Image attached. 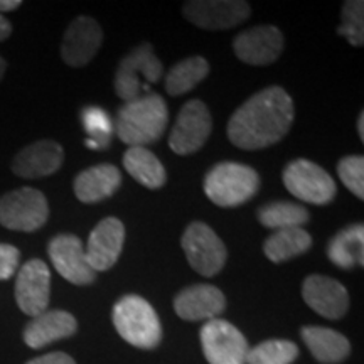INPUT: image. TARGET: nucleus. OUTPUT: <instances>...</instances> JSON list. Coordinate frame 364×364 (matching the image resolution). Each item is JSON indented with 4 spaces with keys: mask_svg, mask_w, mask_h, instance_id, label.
<instances>
[{
    "mask_svg": "<svg viewBox=\"0 0 364 364\" xmlns=\"http://www.w3.org/2000/svg\"><path fill=\"white\" fill-rule=\"evenodd\" d=\"M294 124V102L280 86H270L248 98L228 124L235 147L260 150L280 142Z\"/></svg>",
    "mask_w": 364,
    "mask_h": 364,
    "instance_id": "f257e3e1",
    "label": "nucleus"
},
{
    "mask_svg": "<svg viewBox=\"0 0 364 364\" xmlns=\"http://www.w3.org/2000/svg\"><path fill=\"white\" fill-rule=\"evenodd\" d=\"M169 122V110L164 98L149 93L125 103L115 120V134L129 147H145L157 142Z\"/></svg>",
    "mask_w": 364,
    "mask_h": 364,
    "instance_id": "f03ea898",
    "label": "nucleus"
},
{
    "mask_svg": "<svg viewBox=\"0 0 364 364\" xmlns=\"http://www.w3.org/2000/svg\"><path fill=\"white\" fill-rule=\"evenodd\" d=\"M113 326L127 343L140 349L157 348L162 339V326L157 312L140 295H125L113 306Z\"/></svg>",
    "mask_w": 364,
    "mask_h": 364,
    "instance_id": "7ed1b4c3",
    "label": "nucleus"
},
{
    "mask_svg": "<svg viewBox=\"0 0 364 364\" xmlns=\"http://www.w3.org/2000/svg\"><path fill=\"white\" fill-rule=\"evenodd\" d=\"M260 189V176L250 166L238 162L216 164L204 179V193L216 206L236 208Z\"/></svg>",
    "mask_w": 364,
    "mask_h": 364,
    "instance_id": "20e7f679",
    "label": "nucleus"
},
{
    "mask_svg": "<svg viewBox=\"0 0 364 364\" xmlns=\"http://www.w3.org/2000/svg\"><path fill=\"white\" fill-rule=\"evenodd\" d=\"M164 73L161 59L156 56L152 46L140 44L122 59L117 68L115 93L127 103L150 93V85L157 83Z\"/></svg>",
    "mask_w": 364,
    "mask_h": 364,
    "instance_id": "39448f33",
    "label": "nucleus"
},
{
    "mask_svg": "<svg viewBox=\"0 0 364 364\" xmlns=\"http://www.w3.org/2000/svg\"><path fill=\"white\" fill-rule=\"evenodd\" d=\"M48 218V199L38 189L21 188L0 198V225L7 230L33 233L46 225Z\"/></svg>",
    "mask_w": 364,
    "mask_h": 364,
    "instance_id": "423d86ee",
    "label": "nucleus"
},
{
    "mask_svg": "<svg viewBox=\"0 0 364 364\" xmlns=\"http://www.w3.org/2000/svg\"><path fill=\"white\" fill-rule=\"evenodd\" d=\"M189 265L203 277H215L226 263V247L206 223L194 221L181 238Z\"/></svg>",
    "mask_w": 364,
    "mask_h": 364,
    "instance_id": "0eeeda50",
    "label": "nucleus"
},
{
    "mask_svg": "<svg viewBox=\"0 0 364 364\" xmlns=\"http://www.w3.org/2000/svg\"><path fill=\"white\" fill-rule=\"evenodd\" d=\"M284 184L300 201L317 206L329 204L338 191L334 179L321 166L307 159H297L285 167Z\"/></svg>",
    "mask_w": 364,
    "mask_h": 364,
    "instance_id": "6e6552de",
    "label": "nucleus"
},
{
    "mask_svg": "<svg viewBox=\"0 0 364 364\" xmlns=\"http://www.w3.org/2000/svg\"><path fill=\"white\" fill-rule=\"evenodd\" d=\"M201 346L209 364H247V338L223 318H213L203 326Z\"/></svg>",
    "mask_w": 364,
    "mask_h": 364,
    "instance_id": "1a4fd4ad",
    "label": "nucleus"
},
{
    "mask_svg": "<svg viewBox=\"0 0 364 364\" xmlns=\"http://www.w3.org/2000/svg\"><path fill=\"white\" fill-rule=\"evenodd\" d=\"M213 130V118L201 100H191L181 108L169 145L179 156H191L208 142Z\"/></svg>",
    "mask_w": 364,
    "mask_h": 364,
    "instance_id": "9d476101",
    "label": "nucleus"
},
{
    "mask_svg": "<svg viewBox=\"0 0 364 364\" xmlns=\"http://www.w3.org/2000/svg\"><path fill=\"white\" fill-rule=\"evenodd\" d=\"M191 24L209 31L231 29L252 16V7L243 0H193L182 7Z\"/></svg>",
    "mask_w": 364,
    "mask_h": 364,
    "instance_id": "9b49d317",
    "label": "nucleus"
},
{
    "mask_svg": "<svg viewBox=\"0 0 364 364\" xmlns=\"http://www.w3.org/2000/svg\"><path fill=\"white\" fill-rule=\"evenodd\" d=\"M51 297V272L43 260H29L17 272L16 302L27 316L36 317L48 311Z\"/></svg>",
    "mask_w": 364,
    "mask_h": 364,
    "instance_id": "f8f14e48",
    "label": "nucleus"
},
{
    "mask_svg": "<svg viewBox=\"0 0 364 364\" xmlns=\"http://www.w3.org/2000/svg\"><path fill=\"white\" fill-rule=\"evenodd\" d=\"M49 258L63 279L75 285H90L97 279V272L90 267L85 245L75 235H58L49 241Z\"/></svg>",
    "mask_w": 364,
    "mask_h": 364,
    "instance_id": "ddd939ff",
    "label": "nucleus"
},
{
    "mask_svg": "<svg viewBox=\"0 0 364 364\" xmlns=\"http://www.w3.org/2000/svg\"><path fill=\"white\" fill-rule=\"evenodd\" d=\"M233 51L240 61L252 66L275 63L284 51V36L275 26H257L243 31L233 41Z\"/></svg>",
    "mask_w": 364,
    "mask_h": 364,
    "instance_id": "4468645a",
    "label": "nucleus"
},
{
    "mask_svg": "<svg viewBox=\"0 0 364 364\" xmlns=\"http://www.w3.org/2000/svg\"><path fill=\"white\" fill-rule=\"evenodd\" d=\"M103 43V31L93 17L80 16L68 26L61 43V56L71 68L86 66L97 56Z\"/></svg>",
    "mask_w": 364,
    "mask_h": 364,
    "instance_id": "2eb2a0df",
    "label": "nucleus"
},
{
    "mask_svg": "<svg viewBox=\"0 0 364 364\" xmlns=\"http://www.w3.org/2000/svg\"><path fill=\"white\" fill-rule=\"evenodd\" d=\"M125 243V226L117 218H105L91 231L85 255L95 272H107L120 258Z\"/></svg>",
    "mask_w": 364,
    "mask_h": 364,
    "instance_id": "dca6fc26",
    "label": "nucleus"
},
{
    "mask_svg": "<svg viewBox=\"0 0 364 364\" xmlns=\"http://www.w3.org/2000/svg\"><path fill=\"white\" fill-rule=\"evenodd\" d=\"M302 297L314 312L331 321L343 317L349 307L346 287L326 275L307 277L302 285Z\"/></svg>",
    "mask_w": 364,
    "mask_h": 364,
    "instance_id": "f3484780",
    "label": "nucleus"
},
{
    "mask_svg": "<svg viewBox=\"0 0 364 364\" xmlns=\"http://www.w3.org/2000/svg\"><path fill=\"white\" fill-rule=\"evenodd\" d=\"M65 162V150L54 140H39L27 145L14 157V174L24 179H41L61 169Z\"/></svg>",
    "mask_w": 364,
    "mask_h": 364,
    "instance_id": "a211bd4d",
    "label": "nucleus"
},
{
    "mask_svg": "<svg viewBox=\"0 0 364 364\" xmlns=\"http://www.w3.org/2000/svg\"><path fill=\"white\" fill-rule=\"evenodd\" d=\"M176 314L184 321H213L226 309V297L215 285L199 284L184 289L174 300Z\"/></svg>",
    "mask_w": 364,
    "mask_h": 364,
    "instance_id": "6ab92c4d",
    "label": "nucleus"
},
{
    "mask_svg": "<svg viewBox=\"0 0 364 364\" xmlns=\"http://www.w3.org/2000/svg\"><path fill=\"white\" fill-rule=\"evenodd\" d=\"M78 329L76 318L66 311H46L33 317L24 329V343L33 349H41L54 341L66 339Z\"/></svg>",
    "mask_w": 364,
    "mask_h": 364,
    "instance_id": "aec40b11",
    "label": "nucleus"
},
{
    "mask_svg": "<svg viewBox=\"0 0 364 364\" xmlns=\"http://www.w3.org/2000/svg\"><path fill=\"white\" fill-rule=\"evenodd\" d=\"M122 184V174L112 164H100V166L90 167L76 176L75 189L76 198L85 204L100 203L110 198L118 191Z\"/></svg>",
    "mask_w": 364,
    "mask_h": 364,
    "instance_id": "412c9836",
    "label": "nucleus"
},
{
    "mask_svg": "<svg viewBox=\"0 0 364 364\" xmlns=\"http://www.w3.org/2000/svg\"><path fill=\"white\" fill-rule=\"evenodd\" d=\"M302 339L312 356L322 364L343 363L351 353V344L348 338H344L338 331L327 329V327H304Z\"/></svg>",
    "mask_w": 364,
    "mask_h": 364,
    "instance_id": "4be33fe9",
    "label": "nucleus"
},
{
    "mask_svg": "<svg viewBox=\"0 0 364 364\" xmlns=\"http://www.w3.org/2000/svg\"><path fill=\"white\" fill-rule=\"evenodd\" d=\"M124 167L139 184L149 189L162 188L167 181L166 167L147 147H129L124 154Z\"/></svg>",
    "mask_w": 364,
    "mask_h": 364,
    "instance_id": "5701e85b",
    "label": "nucleus"
},
{
    "mask_svg": "<svg viewBox=\"0 0 364 364\" xmlns=\"http://www.w3.org/2000/svg\"><path fill=\"white\" fill-rule=\"evenodd\" d=\"M329 260L339 268L363 267L364 262V226L353 225L339 231L327 248Z\"/></svg>",
    "mask_w": 364,
    "mask_h": 364,
    "instance_id": "b1692460",
    "label": "nucleus"
},
{
    "mask_svg": "<svg viewBox=\"0 0 364 364\" xmlns=\"http://www.w3.org/2000/svg\"><path fill=\"white\" fill-rule=\"evenodd\" d=\"M312 247V236L304 228H290V230H279L268 236L263 252L273 263H282L290 258L309 252Z\"/></svg>",
    "mask_w": 364,
    "mask_h": 364,
    "instance_id": "393cba45",
    "label": "nucleus"
},
{
    "mask_svg": "<svg viewBox=\"0 0 364 364\" xmlns=\"http://www.w3.org/2000/svg\"><path fill=\"white\" fill-rule=\"evenodd\" d=\"M209 75V63L203 56L186 58L172 66L166 75V90L171 97H179L196 88Z\"/></svg>",
    "mask_w": 364,
    "mask_h": 364,
    "instance_id": "a878e982",
    "label": "nucleus"
},
{
    "mask_svg": "<svg viewBox=\"0 0 364 364\" xmlns=\"http://www.w3.org/2000/svg\"><path fill=\"white\" fill-rule=\"evenodd\" d=\"M258 220L270 230H290V228H304L309 221V213L300 204L275 201L258 209Z\"/></svg>",
    "mask_w": 364,
    "mask_h": 364,
    "instance_id": "bb28decb",
    "label": "nucleus"
},
{
    "mask_svg": "<svg viewBox=\"0 0 364 364\" xmlns=\"http://www.w3.org/2000/svg\"><path fill=\"white\" fill-rule=\"evenodd\" d=\"M81 122L88 134V139L85 140L86 147L95 150L108 149L113 132H115L110 115L100 107H86L81 113Z\"/></svg>",
    "mask_w": 364,
    "mask_h": 364,
    "instance_id": "cd10ccee",
    "label": "nucleus"
},
{
    "mask_svg": "<svg viewBox=\"0 0 364 364\" xmlns=\"http://www.w3.org/2000/svg\"><path fill=\"white\" fill-rule=\"evenodd\" d=\"M299 356L297 344L284 339H272L248 351V364H292Z\"/></svg>",
    "mask_w": 364,
    "mask_h": 364,
    "instance_id": "c85d7f7f",
    "label": "nucleus"
},
{
    "mask_svg": "<svg viewBox=\"0 0 364 364\" xmlns=\"http://www.w3.org/2000/svg\"><path fill=\"white\" fill-rule=\"evenodd\" d=\"M338 33L353 46L364 44V2L348 0L341 9V24Z\"/></svg>",
    "mask_w": 364,
    "mask_h": 364,
    "instance_id": "c756f323",
    "label": "nucleus"
},
{
    "mask_svg": "<svg viewBox=\"0 0 364 364\" xmlns=\"http://www.w3.org/2000/svg\"><path fill=\"white\" fill-rule=\"evenodd\" d=\"M338 174L343 184L359 199H364V159L363 156H349L341 159Z\"/></svg>",
    "mask_w": 364,
    "mask_h": 364,
    "instance_id": "7c9ffc66",
    "label": "nucleus"
},
{
    "mask_svg": "<svg viewBox=\"0 0 364 364\" xmlns=\"http://www.w3.org/2000/svg\"><path fill=\"white\" fill-rule=\"evenodd\" d=\"M21 252L7 243H0V280H9L19 270Z\"/></svg>",
    "mask_w": 364,
    "mask_h": 364,
    "instance_id": "2f4dec72",
    "label": "nucleus"
},
{
    "mask_svg": "<svg viewBox=\"0 0 364 364\" xmlns=\"http://www.w3.org/2000/svg\"><path fill=\"white\" fill-rule=\"evenodd\" d=\"M26 364H76V363L75 359L66 353H49V354H44V356L31 359V361Z\"/></svg>",
    "mask_w": 364,
    "mask_h": 364,
    "instance_id": "473e14b6",
    "label": "nucleus"
},
{
    "mask_svg": "<svg viewBox=\"0 0 364 364\" xmlns=\"http://www.w3.org/2000/svg\"><path fill=\"white\" fill-rule=\"evenodd\" d=\"M12 34V26L11 22H9L6 17L0 14V43H4V41H7L9 38H11Z\"/></svg>",
    "mask_w": 364,
    "mask_h": 364,
    "instance_id": "72a5a7b5",
    "label": "nucleus"
},
{
    "mask_svg": "<svg viewBox=\"0 0 364 364\" xmlns=\"http://www.w3.org/2000/svg\"><path fill=\"white\" fill-rule=\"evenodd\" d=\"M21 7V0H0V14L16 11Z\"/></svg>",
    "mask_w": 364,
    "mask_h": 364,
    "instance_id": "f704fd0d",
    "label": "nucleus"
},
{
    "mask_svg": "<svg viewBox=\"0 0 364 364\" xmlns=\"http://www.w3.org/2000/svg\"><path fill=\"white\" fill-rule=\"evenodd\" d=\"M358 132H359V136H361V140H364V113H361L358 118Z\"/></svg>",
    "mask_w": 364,
    "mask_h": 364,
    "instance_id": "c9c22d12",
    "label": "nucleus"
},
{
    "mask_svg": "<svg viewBox=\"0 0 364 364\" xmlns=\"http://www.w3.org/2000/svg\"><path fill=\"white\" fill-rule=\"evenodd\" d=\"M6 70H7V63L4 61L2 56H0V80L4 78V73H6Z\"/></svg>",
    "mask_w": 364,
    "mask_h": 364,
    "instance_id": "e433bc0d",
    "label": "nucleus"
}]
</instances>
